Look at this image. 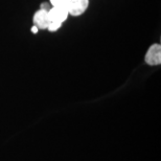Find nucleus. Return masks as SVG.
I'll list each match as a JSON object with an SVG mask.
<instances>
[{"label": "nucleus", "mask_w": 161, "mask_h": 161, "mask_svg": "<svg viewBox=\"0 0 161 161\" xmlns=\"http://www.w3.org/2000/svg\"><path fill=\"white\" fill-rule=\"evenodd\" d=\"M144 62L150 66H157L161 64V46L160 44H153L147 50Z\"/></svg>", "instance_id": "1"}, {"label": "nucleus", "mask_w": 161, "mask_h": 161, "mask_svg": "<svg viewBox=\"0 0 161 161\" xmlns=\"http://www.w3.org/2000/svg\"><path fill=\"white\" fill-rule=\"evenodd\" d=\"M68 12L65 8H51L48 9V18H49V22H56V23H62L68 18Z\"/></svg>", "instance_id": "2"}, {"label": "nucleus", "mask_w": 161, "mask_h": 161, "mask_svg": "<svg viewBox=\"0 0 161 161\" xmlns=\"http://www.w3.org/2000/svg\"><path fill=\"white\" fill-rule=\"evenodd\" d=\"M34 25L39 28V30H46L48 24H49V18H48V11L43 8H40L39 11L35 13L34 18Z\"/></svg>", "instance_id": "3"}, {"label": "nucleus", "mask_w": 161, "mask_h": 161, "mask_svg": "<svg viewBox=\"0 0 161 161\" xmlns=\"http://www.w3.org/2000/svg\"><path fill=\"white\" fill-rule=\"evenodd\" d=\"M88 5H89V0H76L68 8V14L78 17V16H80L86 12Z\"/></svg>", "instance_id": "4"}, {"label": "nucleus", "mask_w": 161, "mask_h": 161, "mask_svg": "<svg viewBox=\"0 0 161 161\" xmlns=\"http://www.w3.org/2000/svg\"><path fill=\"white\" fill-rule=\"evenodd\" d=\"M75 1H76V0H49V3L51 4V6L65 8L68 12V8Z\"/></svg>", "instance_id": "5"}, {"label": "nucleus", "mask_w": 161, "mask_h": 161, "mask_svg": "<svg viewBox=\"0 0 161 161\" xmlns=\"http://www.w3.org/2000/svg\"><path fill=\"white\" fill-rule=\"evenodd\" d=\"M62 26V23H56V22H49V24H48V26L46 30H48L51 33H53V31H57L59 28Z\"/></svg>", "instance_id": "6"}, {"label": "nucleus", "mask_w": 161, "mask_h": 161, "mask_svg": "<svg viewBox=\"0 0 161 161\" xmlns=\"http://www.w3.org/2000/svg\"><path fill=\"white\" fill-rule=\"evenodd\" d=\"M50 8H51V4H50V3H48V2H43V3H41V5H40V8L46 9V11H48Z\"/></svg>", "instance_id": "7"}, {"label": "nucleus", "mask_w": 161, "mask_h": 161, "mask_svg": "<svg viewBox=\"0 0 161 161\" xmlns=\"http://www.w3.org/2000/svg\"><path fill=\"white\" fill-rule=\"evenodd\" d=\"M31 31L33 34H37L38 31H39V28H38V27L36 26V25H33V27L31 28Z\"/></svg>", "instance_id": "8"}]
</instances>
